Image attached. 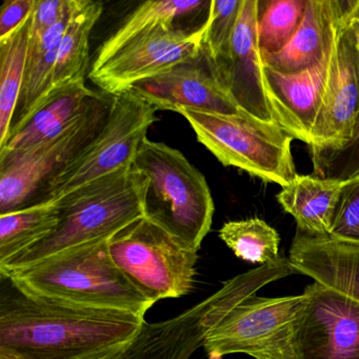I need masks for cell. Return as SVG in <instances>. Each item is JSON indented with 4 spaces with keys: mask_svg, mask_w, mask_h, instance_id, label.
<instances>
[{
    "mask_svg": "<svg viewBox=\"0 0 359 359\" xmlns=\"http://www.w3.org/2000/svg\"><path fill=\"white\" fill-rule=\"evenodd\" d=\"M0 351L24 359H106L140 331L144 316L41 299L1 278Z\"/></svg>",
    "mask_w": 359,
    "mask_h": 359,
    "instance_id": "cell-1",
    "label": "cell"
},
{
    "mask_svg": "<svg viewBox=\"0 0 359 359\" xmlns=\"http://www.w3.org/2000/svg\"><path fill=\"white\" fill-rule=\"evenodd\" d=\"M108 243L73 248L0 277L41 299L144 317L155 304L114 264Z\"/></svg>",
    "mask_w": 359,
    "mask_h": 359,
    "instance_id": "cell-2",
    "label": "cell"
},
{
    "mask_svg": "<svg viewBox=\"0 0 359 359\" xmlns=\"http://www.w3.org/2000/svg\"><path fill=\"white\" fill-rule=\"evenodd\" d=\"M144 182L132 165L86 184L55 201L60 222L49 235L0 264V276L50 256L89 243L110 241L144 217Z\"/></svg>",
    "mask_w": 359,
    "mask_h": 359,
    "instance_id": "cell-3",
    "label": "cell"
},
{
    "mask_svg": "<svg viewBox=\"0 0 359 359\" xmlns=\"http://www.w3.org/2000/svg\"><path fill=\"white\" fill-rule=\"evenodd\" d=\"M133 167L144 182V217L184 249L198 252L213 222V197L205 176L180 150L148 137Z\"/></svg>",
    "mask_w": 359,
    "mask_h": 359,
    "instance_id": "cell-4",
    "label": "cell"
},
{
    "mask_svg": "<svg viewBox=\"0 0 359 359\" xmlns=\"http://www.w3.org/2000/svg\"><path fill=\"white\" fill-rule=\"evenodd\" d=\"M289 258L241 273L209 297L177 316L159 323H144L135 336L106 359H190L203 346L205 337L235 306L264 285L294 274Z\"/></svg>",
    "mask_w": 359,
    "mask_h": 359,
    "instance_id": "cell-5",
    "label": "cell"
},
{
    "mask_svg": "<svg viewBox=\"0 0 359 359\" xmlns=\"http://www.w3.org/2000/svg\"><path fill=\"white\" fill-rule=\"evenodd\" d=\"M197 140L222 165L247 172L264 182L285 187L296 176L292 155L294 138L276 123L239 114L180 109Z\"/></svg>",
    "mask_w": 359,
    "mask_h": 359,
    "instance_id": "cell-6",
    "label": "cell"
},
{
    "mask_svg": "<svg viewBox=\"0 0 359 359\" xmlns=\"http://www.w3.org/2000/svg\"><path fill=\"white\" fill-rule=\"evenodd\" d=\"M156 111L130 90L112 96L100 133L50 182L35 205L58 201L94 180L131 168L149 129L157 121Z\"/></svg>",
    "mask_w": 359,
    "mask_h": 359,
    "instance_id": "cell-7",
    "label": "cell"
},
{
    "mask_svg": "<svg viewBox=\"0 0 359 359\" xmlns=\"http://www.w3.org/2000/svg\"><path fill=\"white\" fill-rule=\"evenodd\" d=\"M112 96L100 93L57 135L0 159V215L35 205L41 193L93 140L110 112Z\"/></svg>",
    "mask_w": 359,
    "mask_h": 359,
    "instance_id": "cell-8",
    "label": "cell"
},
{
    "mask_svg": "<svg viewBox=\"0 0 359 359\" xmlns=\"http://www.w3.org/2000/svg\"><path fill=\"white\" fill-rule=\"evenodd\" d=\"M114 264L151 302L180 298L194 287L197 252L184 249L146 217L109 241Z\"/></svg>",
    "mask_w": 359,
    "mask_h": 359,
    "instance_id": "cell-9",
    "label": "cell"
},
{
    "mask_svg": "<svg viewBox=\"0 0 359 359\" xmlns=\"http://www.w3.org/2000/svg\"><path fill=\"white\" fill-rule=\"evenodd\" d=\"M306 296L262 297L256 294L235 306L203 342L208 359L249 355L254 359H298L295 331Z\"/></svg>",
    "mask_w": 359,
    "mask_h": 359,
    "instance_id": "cell-10",
    "label": "cell"
},
{
    "mask_svg": "<svg viewBox=\"0 0 359 359\" xmlns=\"http://www.w3.org/2000/svg\"><path fill=\"white\" fill-rule=\"evenodd\" d=\"M359 0L338 27L330 52L320 109L309 144L315 154L342 151L356 140L359 125V43L355 12Z\"/></svg>",
    "mask_w": 359,
    "mask_h": 359,
    "instance_id": "cell-11",
    "label": "cell"
},
{
    "mask_svg": "<svg viewBox=\"0 0 359 359\" xmlns=\"http://www.w3.org/2000/svg\"><path fill=\"white\" fill-rule=\"evenodd\" d=\"M205 28V22L192 32L157 29L132 41L104 62H93L90 79L108 95L129 91L140 81L201 57Z\"/></svg>",
    "mask_w": 359,
    "mask_h": 359,
    "instance_id": "cell-12",
    "label": "cell"
},
{
    "mask_svg": "<svg viewBox=\"0 0 359 359\" xmlns=\"http://www.w3.org/2000/svg\"><path fill=\"white\" fill-rule=\"evenodd\" d=\"M304 294L295 331L298 359H359V302L316 281Z\"/></svg>",
    "mask_w": 359,
    "mask_h": 359,
    "instance_id": "cell-13",
    "label": "cell"
},
{
    "mask_svg": "<svg viewBox=\"0 0 359 359\" xmlns=\"http://www.w3.org/2000/svg\"><path fill=\"white\" fill-rule=\"evenodd\" d=\"M259 5L258 0H243L228 51L215 62L208 60L241 110L260 121L275 123L266 95L264 62L258 43Z\"/></svg>",
    "mask_w": 359,
    "mask_h": 359,
    "instance_id": "cell-14",
    "label": "cell"
},
{
    "mask_svg": "<svg viewBox=\"0 0 359 359\" xmlns=\"http://www.w3.org/2000/svg\"><path fill=\"white\" fill-rule=\"evenodd\" d=\"M130 91L156 110L239 114L235 104L212 69L205 53L193 62L176 65L156 76L135 83Z\"/></svg>",
    "mask_w": 359,
    "mask_h": 359,
    "instance_id": "cell-15",
    "label": "cell"
},
{
    "mask_svg": "<svg viewBox=\"0 0 359 359\" xmlns=\"http://www.w3.org/2000/svg\"><path fill=\"white\" fill-rule=\"evenodd\" d=\"M329 60L330 54L315 66L292 74L264 65L266 95L275 123L308 146L323 100Z\"/></svg>",
    "mask_w": 359,
    "mask_h": 359,
    "instance_id": "cell-16",
    "label": "cell"
},
{
    "mask_svg": "<svg viewBox=\"0 0 359 359\" xmlns=\"http://www.w3.org/2000/svg\"><path fill=\"white\" fill-rule=\"evenodd\" d=\"M355 0H308L297 32L281 51L262 53L266 66L285 74L302 72L331 52L336 32Z\"/></svg>",
    "mask_w": 359,
    "mask_h": 359,
    "instance_id": "cell-17",
    "label": "cell"
},
{
    "mask_svg": "<svg viewBox=\"0 0 359 359\" xmlns=\"http://www.w3.org/2000/svg\"><path fill=\"white\" fill-rule=\"evenodd\" d=\"M287 258L296 273L359 302V243L297 231Z\"/></svg>",
    "mask_w": 359,
    "mask_h": 359,
    "instance_id": "cell-18",
    "label": "cell"
},
{
    "mask_svg": "<svg viewBox=\"0 0 359 359\" xmlns=\"http://www.w3.org/2000/svg\"><path fill=\"white\" fill-rule=\"evenodd\" d=\"M86 81L52 89L22 123L11 128L0 159L15 156L64 131L98 95Z\"/></svg>",
    "mask_w": 359,
    "mask_h": 359,
    "instance_id": "cell-19",
    "label": "cell"
},
{
    "mask_svg": "<svg viewBox=\"0 0 359 359\" xmlns=\"http://www.w3.org/2000/svg\"><path fill=\"white\" fill-rule=\"evenodd\" d=\"M346 178H319L297 175L283 187L276 198L297 224L298 231L311 235H329L336 208Z\"/></svg>",
    "mask_w": 359,
    "mask_h": 359,
    "instance_id": "cell-20",
    "label": "cell"
},
{
    "mask_svg": "<svg viewBox=\"0 0 359 359\" xmlns=\"http://www.w3.org/2000/svg\"><path fill=\"white\" fill-rule=\"evenodd\" d=\"M100 1L75 0L64 36L58 49L52 89L85 81L90 71V36L102 16Z\"/></svg>",
    "mask_w": 359,
    "mask_h": 359,
    "instance_id": "cell-21",
    "label": "cell"
},
{
    "mask_svg": "<svg viewBox=\"0 0 359 359\" xmlns=\"http://www.w3.org/2000/svg\"><path fill=\"white\" fill-rule=\"evenodd\" d=\"M71 13L72 11L41 36L30 37L22 92L12 127L27 118L37 104L51 91L58 49Z\"/></svg>",
    "mask_w": 359,
    "mask_h": 359,
    "instance_id": "cell-22",
    "label": "cell"
},
{
    "mask_svg": "<svg viewBox=\"0 0 359 359\" xmlns=\"http://www.w3.org/2000/svg\"><path fill=\"white\" fill-rule=\"evenodd\" d=\"M210 1L182 0H153L138 6L123 25L102 43L94 62H102L121 51L126 46L157 29L174 28L180 16L197 11Z\"/></svg>",
    "mask_w": 359,
    "mask_h": 359,
    "instance_id": "cell-23",
    "label": "cell"
},
{
    "mask_svg": "<svg viewBox=\"0 0 359 359\" xmlns=\"http://www.w3.org/2000/svg\"><path fill=\"white\" fill-rule=\"evenodd\" d=\"M32 16L7 39H0V147L11 131L24 81Z\"/></svg>",
    "mask_w": 359,
    "mask_h": 359,
    "instance_id": "cell-24",
    "label": "cell"
},
{
    "mask_svg": "<svg viewBox=\"0 0 359 359\" xmlns=\"http://www.w3.org/2000/svg\"><path fill=\"white\" fill-rule=\"evenodd\" d=\"M60 222L56 201H45L0 215V264L49 235Z\"/></svg>",
    "mask_w": 359,
    "mask_h": 359,
    "instance_id": "cell-25",
    "label": "cell"
},
{
    "mask_svg": "<svg viewBox=\"0 0 359 359\" xmlns=\"http://www.w3.org/2000/svg\"><path fill=\"white\" fill-rule=\"evenodd\" d=\"M219 237L236 257L245 262L262 266L279 257L280 236L260 218L226 222Z\"/></svg>",
    "mask_w": 359,
    "mask_h": 359,
    "instance_id": "cell-26",
    "label": "cell"
},
{
    "mask_svg": "<svg viewBox=\"0 0 359 359\" xmlns=\"http://www.w3.org/2000/svg\"><path fill=\"white\" fill-rule=\"evenodd\" d=\"M308 0H272L259 5L258 43L262 53L281 51L293 39L304 18Z\"/></svg>",
    "mask_w": 359,
    "mask_h": 359,
    "instance_id": "cell-27",
    "label": "cell"
},
{
    "mask_svg": "<svg viewBox=\"0 0 359 359\" xmlns=\"http://www.w3.org/2000/svg\"><path fill=\"white\" fill-rule=\"evenodd\" d=\"M243 0H212L210 1L203 51L210 62L224 55L230 47Z\"/></svg>",
    "mask_w": 359,
    "mask_h": 359,
    "instance_id": "cell-28",
    "label": "cell"
},
{
    "mask_svg": "<svg viewBox=\"0 0 359 359\" xmlns=\"http://www.w3.org/2000/svg\"><path fill=\"white\" fill-rule=\"evenodd\" d=\"M329 236L359 243V170L346 178Z\"/></svg>",
    "mask_w": 359,
    "mask_h": 359,
    "instance_id": "cell-29",
    "label": "cell"
},
{
    "mask_svg": "<svg viewBox=\"0 0 359 359\" xmlns=\"http://www.w3.org/2000/svg\"><path fill=\"white\" fill-rule=\"evenodd\" d=\"M75 0H36L32 14L31 39L41 36L60 24L74 7Z\"/></svg>",
    "mask_w": 359,
    "mask_h": 359,
    "instance_id": "cell-30",
    "label": "cell"
},
{
    "mask_svg": "<svg viewBox=\"0 0 359 359\" xmlns=\"http://www.w3.org/2000/svg\"><path fill=\"white\" fill-rule=\"evenodd\" d=\"M36 0H9L4 4L0 14V39L20 29L32 16Z\"/></svg>",
    "mask_w": 359,
    "mask_h": 359,
    "instance_id": "cell-31",
    "label": "cell"
},
{
    "mask_svg": "<svg viewBox=\"0 0 359 359\" xmlns=\"http://www.w3.org/2000/svg\"><path fill=\"white\" fill-rule=\"evenodd\" d=\"M0 359H24L22 357L16 356V355L11 354V353L3 352L0 351Z\"/></svg>",
    "mask_w": 359,
    "mask_h": 359,
    "instance_id": "cell-32",
    "label": "cell"
},
{
    "mask_svg": "<svg viewBox=\"0 0 359 359\" xmlns=\"http://www.w3.org/2000/svg\"><path fill=\"white\" fill-rule=\"evenodd\" d=\"M354 20L355 27H356L357 37H358L359 43V4L358 7H357L356 12H355Z\"/></svg>",
    "mask_w": 359,
    "mask_h": 359,
    "instance_id": "cell-33",
    "label": "cell"
},
{
    "mask_svg": "<svg viewBox=\"0 0 359 359\" xmlns=\"http://www.w3.org/2000/svg\"><path fill=\"white\" fill-rule=\"evenodd\" d=\"M356 140H359V125H358V131H357Z\"/></svg>",
    "mask_w": 359,
    "mask_h": 359,
    "instance_id": "cell-34",
    "label": "cell"
}]
</instances>
